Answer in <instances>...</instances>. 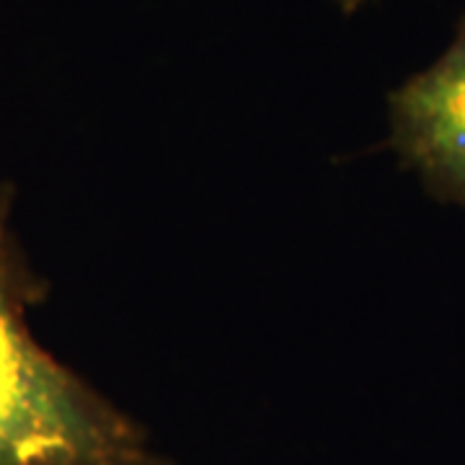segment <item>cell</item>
<instances>
[{"mask_svg":"<svg viewBox=\"0 0 465 465\" xmlns=\"http://www.w3.org/2000/svg\"><path fill=\"white\" fill-rule=\"evenodd\" d=\"M47 284L11 228L0 186V465H171L116 406L34 339Z\"/></svg>","mask_w":465,"mask_h":465,"instance_id":"1","label":"cell"},{"mask_svg":"<svg viewBox=\"0 0 465 465\" xmlns=\"http://www.w3.org/2000/svg\"><path fill=\"white\" fill-rule=\"evenodd\" d=\"M391 140L434 197L465 207V14L450 47L391 94Z\"/></svg>","mask_w":465,"mask_h":465,"instance_id":"2","label":"cell"},{"mask_svg":"<svg viewBox=\"0 0 465 465\" xmlns=\"http://www.w3.org/2000/svg\"><path fill=\"white\" fill-rule=\"evenodd\" d=\"M367 0H336V5H339V11L344 14V16H351V14H357L362 5H365Z\"/></svg>","mask_w":465,"mask_h":465,"instance_id":"3","label":"cell"}]
</instances>
